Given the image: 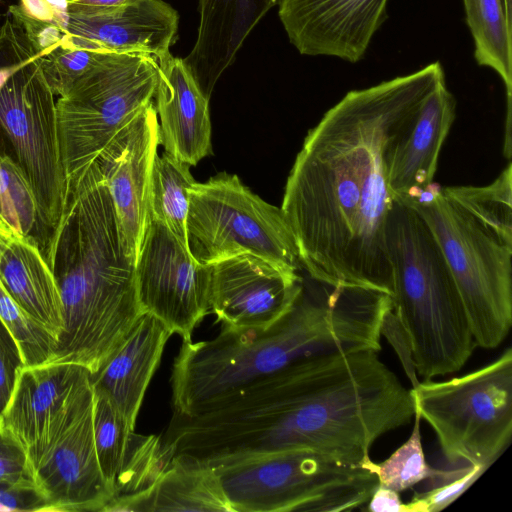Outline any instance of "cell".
<instances>
[{
    "label": "cell",
    "mask_w": 512,
    "mask_h": 512,
    "mask_svg": "<svg viewBox=\"0 0 512 512\" xmlns=\"http://www.w3.org/2000/svg\"><path fill=\"white\" fill-rule=\"evenodd\" d=\"M188 245L204 264L253 254L293 273L302 268L297 243L281 210L225 172L188 190Z\"/></svg>",
    "instance_id": "10"
},
{
    "label": "cell",
    "mask_w": 512,
    "mask_h": 512,
    "mask_svg": "<svg viewBox=\"0 0 512 512\" xmlns=\"http://www.w3.org/2000/svg\"><path fill=\"white\" fill-rule=\"evenodd\" d=\"M0 482L37 486L26 448L0 415Z\"/></svg>",
    "instance_id": "33"
},
{
    "label": "cell",
    "mask_w": 512,
    "mask_h": 512,
    "mask_svg": "<svg viewBox=\"0 0 512 512\" xmlns=\"http://www.w3.org/2000/svg\"><path fill=\"white\" fill-rule=\"evenodd\" d=\"M410 393L374 350L301 360L221 405L179 422L181 449L216 463L306 450L366 469L378 438L408 424Z\"/></svg>",
    "instance_id": "2"
},
{
    "label": "cell",
    "mask_w": 512,
    "mask_h": 512,
    "mask_svg": "<svg viewBox=\"0 0 512 512\" xmlns=\"http://www.w3.org/2000/svg\"><path fill=\"white\" fill-rule=\"evenodd\" d=\"M0 320L19 348L25 366L49 364L57 349V339L22 310L0 281Z\"/></svg>",
    "instance_id": "30"
},
{
    "label": "cell",
    "mask_w": 512,
    "mask_h": 512,
    "mask_svg": "<svg viewBox=\"0 0 512 512\" xmlns=\"http://www.w3.org/2000/svg\"><path fill=\"white\" fill-rule=\"evenodd\" d=\"M393 272V310L425 380L454 373L476 344L468 315L443 252L424 219L393 196L387 225Z\"/></svg>",
    "instance_id": "5"
},
{
    "label": "cell",
    "mask_w": 512,
    "mask_h": 512,
    "mask_svg": "<svg viewBox=\"0 0 512 512\" xmlns=\"http://www.w3.org/2000/svg\"><path fill=\"white\" fill-rule=\"evenodd\" d=\"M280 0H199L195 44L183 58L209 98L223 72L234 62L244 41Z\"/></svg>",
    "instance_id": "20"
},
{
    "label": "cell",
    "mask_w": 512,
    "mask_h": 512,
    "mask_svg": "<svg viewBox=\"0 0 512 512\" xmlns=\"http://www.w3.org/2000/svg\"><path fill=\"white\" fill-rule=\"evenodd\" d=\"M413 418L415 422L409 439L388 459L379 464L372 461L367 468L377 476L380 485L397 492L405 491L426 479L433 480L434 484L446 482L462 475L469 468V465H464L442 470L429 466L421 443V417L415 412Z\"/></svg>",
    "instance_id": "27"
},
{
    "label": "cell",
    "mask_w": 512,
    "mask_h": 512,
    "mask_svg": "<svg viewBox=\"0 0 512 512\" xmlns=\"http://www.w3.org/2000/svg\"><path fill=\"white\" fill-rule=\"evenodd\" d=\"M24 366L18 346L0 320V415L10 400L19 372Z\"/></svg>",
    "instance_id": "36"
},
{
    "label": "cell",
    "mask_w": 512,
    "mask_h": 512,
    "mask_svg": "<svg viewBox=\"0 0 512 512\" xmlns=\"http://www.w3.org/2000/svg\"><path fill=\"white\" fill-rule=\"evenodd\" d=\"M445 80L440 62L349 91L310 129L287 178L281 210L312 280L393 295L387 181L393 145Z\"/></svg>",
    "instance_id": "1"
},
{
    "label": "cell",
    "mask_w": 512,
    "mask_h": 512,
    "mask_svg": "<svg viewBox=\"0 0 512 512\" xmlns=\"http://www.w3.org/2000/svg\"><path fill=\"white\" fill-rule=\"evenodd\" d=\"M211 265L210 312L221 328L265 330L284 317L303 291L299 273L285 271L253 254Z\"/></svg>",
    "instance_id": "13"
},
{
    "label": "cell",
    "mask_w": 512,
    "mask_h": 512,
    "mask_svg": "<svg viewBox=\"0 0 512 512\" xmlns=\"http://www.w3.org/2000/svg\"><path fill=\"white\" fill-rule=\"evenodd\" d=\"M415 412L434 430L451 465L488 469L512 436V349L490 364L410 390Z\"/></svg>",
    "instance_id": "8"
},
{
    "label": "cell",
    "mask_w": 512,
    "mask_h": 512,
    "mask_svg": "<svg viewBox=\"0 0 512 512\" xmlns=\"http://www.w3.org/2000/svg\"><path fill=\"white\" fill-rule=\"evenodd\" d=\"M465 19L474 40L479 66L493 69L501 77L507 95L503 153L511 157L512 28L503 0H463Z\"/></svg>",
    "instance_id": "25"
},
{
    "label": "cell",
    "mask_w": 512,
    "mask_h": 512,
    "mask_svg": "<svg viewBox=\"0 0 512 512\" xmlns=\"http://www.w3.org/2000/svg\"><path fill=\"white\" fill-rule=\"evenodd\" d=\"M233 512H339L367 504L378 486L366 469L316 453L254 454L211 464Z\"/></svg>",
    "instance_id": "7"
},
{
    "label": "cell",
    "mask_w": 512,
    "mask_h": 512,
    "mask_svg": "<svg viewBox=\"0 0 512 512\" xmlns=\"http://www.w3.org/2000/svg\"><path fill=\"white\" fill-rule=\"evenodd\" d=\"M0 132L35 197L38 220L51 231L68 200L56 100L40 57L24 64L0 89Z\"/></svg>",
    "instance_id": "11"
},
{
    "label": "cell",
    "mask_w": 512,
    "mask_h": 512,
    "mask_svg": "<svg viewBox=\"0 0 512 512\" xmlns=\"http://www.w3.org/2000/svg\"><path fill=\"white\" fill-rule=\"evenodd\" d=\"M31 465L49 512L103 511L114 491L97 457L93 400L52 436Z\"/></svg>",
    "instance_id": "14"
},
{
    "label": "cell",
    "mask_w": 512,
    "mask_h": 512,
    "mask_svg": "<svg viewBox=\"0 0 512 512\" xmlns=\"http://www.w3.org/2000/svg\"><path fill=\"white\" fill-rule=\"evenodd\" d=\"M93 432L104 478L114 491L134 428L102 392L93 389Z\"/></svg>",
    "instance_id": "28"
},
{
    "label": "cell",
    "mask_w": 512,
    "mask_h": 512,
    "mask_svg": "<svg viewBox=\"0 0 512 512\" xmlns=\"http://www.w3.org/2000/svg\"><path fill=\"white\" fill-rule=\"evenodd\" d=\"M159 145V123L152 101L118 132L96 160L135 264L150 221V180Z\"/></svg>",
    "instance_id": "15"
},
{
    "label": "cell",
    "mask_w": 512,
    "mask_h": 512,
    "mask_svg": "<svg viewBox=\"0 0 512 512\" xmlns=\"http://www.w3.org/2000/svg\"><path fill=\"white\" fill-rule=\"evenodd\" d=\"M148 511L233 512L214 468L205 460L176 454L153 488Z\"/></svg>",
    "instance_id": "24"
},
{
    "label": "cell",
    "mask_w": 512,
    "mask_h": 512,
    "mask_svg": "<svg viewBox=\"0 0 512 512\" xmlns=\"http://www.w3.org/2000/svg\"><path fill=\"white\" fill-rule=\"evenodd\" d=\"M0 281L10 297L58 342L64 321L54 274L30 235L16 237L0 256Z\"/></svg>",
    "instance_id": "23"
},
{
    "label": "cell",
    "mask_w": 512,
    "mask_h": 512,
    "mask_svg": "<svg viewBox=\"0 0 512 512\" xmlns=\"http://www.w3.org/2000/svg\"><path fill=\"white\" fill-rule=\"evenodd\" d=\"M455 115L456 100L445 79L428 96L411 127L390 150L387 181L393 196H417L433 183L439 153Z\"/></svg>",
    "instance_id": "21"
},
{
    "label": "cell",
    "mask_w": 512,
    "mask_h": 512,
    "mask_svg": "<svg viewBox=\"0 0 512 512\" xmlns=\"http://www.w3.org/2000/svg\"><path fill=\"white\" fill-rule=\"evenodd\" d=\"M381 336L384 335L398 355L406 375L409 377L412 387L420 383L417 378L416 368L413 362L412 350L409 338L396 316L393 307L386 311L382 324Z\"/></svg>",
    "instance_id": "38"
},
{
    "label": "cell",
    "mask_w": 512,
    "mask_h": 512,
    "mask_svg": "<svg viewBox=\"0 0 512 512\" xmlns=\"http://www.w3.org/2000/svg\"><path fill=\"white\" fill-rule=\"evenodd\" d=\"M0 217L18 234L30 235L38 220L29 182L14 157L0 153Z\"/></svg>",
    "instance_id": "31"
},
{
    "label": "cell",
    "mask_w": 512,
    "mask_h": 512,
    "mask_svg": "<svg viewBox=\"0 0 512 512\" xmlns=\"http://www.w3.org/2000/svg\"><path fill=\"white\" fill-rule=\"evenodd\" d=\"M159 66L155 109L164 152L190 166L212 154L209 98L182 58L168 53Z\"/></svg>",
    "instance_id": "18"
},
{
    "label": "cell",
    "mask_w": 512,
    "mask_h": 512,
    "mask_svg": "<svg viewBox=\"0 0 512 512\" xmlns=\"http://www.w3.org/2000/svg\"><path fill=\"white\" fill-rule=\"evenodd\" d=\"M211 265L198 261L165 224L149 221L135 265L142 312L183 341L210 312Z\"/></svg>",
    "instance_id": "12"
},
{
    "label": "cell",
    "mask_w": 512,
    "mask_h": 512,
    "mask_svg": "<svg viewBox=\"0 0 512 512\" xmlns=\"http://www.w3.org/2000/svg\"><path fill=\"white\" fill-rule=\"evenodd\" d=\"M45 258L56 279L64 327L53 363L95 373L144 314L107 183L95 161L69 185Z\"/></svg>",
    "instance_id": "4"
},
{
    "label": "cell",
    "mask_w": 512,
    "mask_h": 512,
    "mask_svg": "<svg viewBox=\"0 0 512 512\" xmlns=\"http://www.w3.org/2000/svg\"><path fill=\"white\" fill-rule=\"evenodd\" d=\"M179 24L177 11L162 0H130L108 14L68 13L67 43L97 52L143 54L155 60L170 53Z\"/></svg>",
    "instance_id": "17"
},
{
    "label": "cell",
    "mask_w": 512,
    "mask_h": 512,
    "mask_svg": "<svg viewBox=\"0 0 512 512\" xmlns=\"http://www.w3.org/2000/svg\"><path fill=\"white\" fill-rule=\"evenodd\" d=\"M195 182L190 165L166 152L156 155L150 180V218L165 224L187 246L188 190Z\"/></svg>",
    "instance_id": "26"
},
{
    "label": "cell",
    "mask_w": 512,
    "mask_h": 512,
    "mask_svg": "<svg viewBox=\"0 0 512 512\" xmlns=\"http://www.w3.org/2000/svg\"><path fill=\"white\" fill-rule=\"evenodd\" d=\"M130 0H68L69 14L95 16L108 14L125 6Z\"/></svg>",
    "instance_id": "40"
},
{
    "label": "cell",
    "mask_w": 512,
    "mask_h": 512,
    "mask_svg": "<svg viewBox=\"0 0 512 512\" xmlns=\"http://www.w3.org/2000/svg\"><path fill=\"white\" fill-rule=\"evenodd\" d=\"M172 333L154 316L143 314L90 380L135 429L148 385Z\"/></svg>",
    "instance_id": "22"
},
{
    "label": "cell",
    "mask_w": 512,
    "mask_h": 512,
    "mask_svg": "<svg viewBox=\"0 0 512 512\" xmlns=\"http://www.w3.org/2000/svg\"><path fill=\"white\" fill-rule=\"evenodd\" d=\"M92 387L90 372L72 363L24 366L1 416L27 454L51 425Z\"/></svg>",
    "instance_id": "19"
},
{
    "label": "cell",
    "mask_w": 512,
    "mask_h": 512,
    "mask_svg": "<svg viewBox=\"0 0 512 512\" xmlns=\"http://www.w3.org/2000/svg\"><path fill=\"white\" fill-rule=\"evenodd\" d=\"M19 235L0 217V256Z\"/></svg>",
    "instance_id": "42"
},
{
    "label": "cell",
    "mask_w": 512,
    "mask_h": 512,
    "mask_svg": "<svg viewBox=\"0 0 512 512\" xmlns=\"http://www.w3.org/2000/svg\"><path fill=\"white\" fill-rule=\"evenodd\" d=\"M8 14L22 26L27 38L40 56L57 47L65 33L55 22L42 21L27 15L20 4L11 5L8 8Z\"/></svg>",
    "instance_id": "35"
},
{
    "label": "cell",
    "mask_w": 512,
    "mask_h": 512,
    "mask_svg": "<svg viewBox=\"0 0 512 512\" xmlns=\"http://www.w3.org/2000/svg\"><path fill=\"white\" fill-rule=\"evenodd\" d=\"M388 1L280 0L278 14L300 54L356 63L385 22Z\"/></svg>",
    "instance_id": "16"
},
{
    "label": "cell",
    "mask_w": 512,
    "mask_h": 512,
    "mask_svg": "<svg viewBox=\"0 0 512 512\" xmlns=\"http://www.w3.org/2000/svg\"><path fill=\"white\" fill-rule=\"evenodd\" d=\"M487 469L480 466H469L462 475L439 484L429 490L415 493L408 503L411 512H438L459 498Z\"/></svg>",
    "instance_id": "34"
},
{
    "label": "cell",
    "mask_w": 512,
    "mask_h": 512,
    "mask_svg": "<svg viewBox=\"0 0 512 512\" xmlns=\"http://www.w3.org/2000/svg\"><path fill=\"white\" fill-rule=\"evenodd\" d=\"M508 25L512 28V0H503Z\"/></svg>",
    "instance_id": "43"
},
{
    "label": "cell",
    "mask_w": 512,
    "mask_h": 512,
    "mask_svg": "<svg viewBox=\"0 0 512 512\" xmlns=\"http://www.w3.org/2000/svg\"><path fill=\"white\" fill-rule=\"evenodd\" d=\"M105 54L71 45L62 37L57 47L40 57V63L52 92L61 97Z\"/></svg>",
    "instance_id": "32"
},
{
    "label": "cell",
    "mask_w": 512,
    "mask_h": 512,
    "mask_svg": "<svg viewBox=\"0 0 512 512\" xmlns=\"http://www.w3.org/2000/svg\"><path fill=\"white\" fill-rule=\"evenodd\" d=\"M46 511L49 505L37 486L0 482V512Z\"/></svg>",
    "instance_id": "37"
},
{
    "label": "cell",
    "mask_w": 512,
    "mask_h": 512,
    "mask_svg": "<svg viewBox=\"0 0 512 512\" xmlns=\"http://www.w3.org/2000/svg\"><path fill=\"white\" fill-rule=\"evenodd\" d=\"M380 320L353 288L305 285L292 309L265 330L221 328L183 341L171 374L174 413L193 417L309 357L377 350Z\"/></svg>",
    "instance_id": "3"
},
{
    "label": "cell",
    "mask_w": 512,
    "mask_h": 512,
    "mask_svg": "<svg viewBox=\"0 0 512 512\" xmlns=\"http://www.w3.org/2000/svg\"><path fill=\"white\" fill-rule=\"evenodd\" d=\"M158 76V63L149 55L106 53L58 98V136L68 184L152 102Z\"/></svg>",
    "instance_id": "9"
},
{
    "label": "cell",
    "mask_w": 512,
    "mask_h": 512,
    "mask_svg": "<svg viewBox=\"0 0 512 512\" xmlns=\"http://www.w3.org/2000/svg\"><path fill=\"white\" fill-rule=\"evenodd\" d=\"M20 2V6L27 15L38 20L55 22L65 32L68 13L58 12L47 0H20Z\"/></svg>",
    "instance_id": "41"
},
{
    "label": "cell",
    "mask_w": 512,
    "mask_h": 512,
    "mask_svg": "<svg viewBox=\"0 0 512 512\" xmlns=\"http://www.w3.org/2000/svg\"><path fill=\"white\" fill-rule=\"evenodd\" d=\"M433 232L463 300L476 346L493 349L512 326V236L476 217L433 183L401 197Z\"/></svg>",
    "instance_id": "6"
},
{
    "label": "cell",
    "mask_w": 512,
    "mask_h": 512,
    "mask_svg": "<svg viewBox=\"0 0 512 512\" xmlns=\"http://www.w3.org/2000/svg\"><path fill=\"white\" fill-rule=\"evenodd\" d=\"M444 191L464 208L492 225L502 233L512 236V165L509 163L489 185L450 186Z\"/></svg>",
    "instance_id": "29"
},
{
    "label": "cell",
    "mask_w": 512,
    "mask_h": 512,
    "mask_svg": "<svg viewBox=\"0 0 512 512\" xmlns=\"http://www.w3.org/2000/svg\"><path fill=\"white\" fill-rule=\"evenodd\" d=\"M366 510L372 512H411L408 503H403L399 492L378 484L367 502Z\"/></svg>",
    "instance_id": "39"
}]
</instances>
